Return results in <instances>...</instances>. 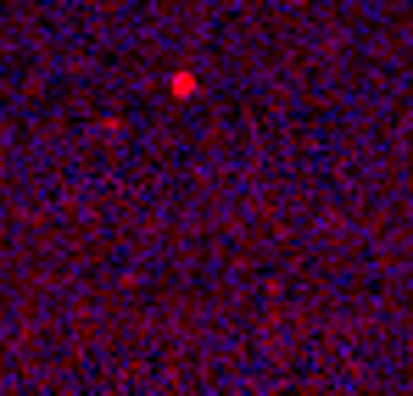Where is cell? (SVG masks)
Masks as SVG:
<instances>
[{"label": "cell", "mask_w": 413, "mask_h": 396, "mask_svg": "<svg viewBox=\"0 0 413 396\" xmlns=\"http://www.w3.org/2000/svg\"><path fill=\"white\" fill-rule=\"evenodd\" d=\"M174 95H179V101H185V95H196V78H190V73H179V78H174Z\"/></svg>", "instance_id": "1"}]
</instances>
